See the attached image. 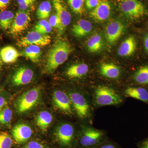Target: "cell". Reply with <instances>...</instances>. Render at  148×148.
I'll return each instance as SVG.
<instances>
[{"label": "cell", "instance_id": "6da1fadb", "mask_svg": "<svg viewBox=\"0 0 148 148\" xmlns=\"http://www.w3.org/2000/svg\"><path fill=\"white\" fill-rule=\"evenodd\" d=\"M73 50L71 45L67 41L57 40L48 51L45 73L47 74L53 73L67 61Z\"/></svg>", "mask_w": 148, "mask_h": 148}, {"label": "cell", "instance_id": "7a4b0ae2", "mask_svg": "<svg viewBox=\"0 0 148 148\" xmlns=\"http://www.w3.org/2000/svg\"><path fill=\"white\" fill-rule=\"evenodd\" d=\"M94 99L96 105L100 106H116L122 102L118 93L113 88L106 86H99L96 88Z\"/></svg>", "mask_w": 148, "mask_h": 148}, {"label": "cell", "instance_id": "3957f363", "mask_svg": "<svg viewBox=\"0 0 148 148\" xmlns=\"http://www.w3.org/2000/svg\"><path fill=\"white\" fill-rule=\"evenodd\" d=\"M119 8L128 19L135 20L148 15V10L139 0H121Z\"/></svg>", "mask_w": 148, "mask_h": 148}, {"label": "cell", "instance_id": "277c9868", "mask_svg": "<svg viewBox=\"0 0 148 148\" xmlns=\"http://www.w3.org/2000/svg\"><path fill=\"white\" fill-rule=\"evenodd\" d=\"M41 95L40 86L33 88L27 90L19 96L15 102L16 111L23 113L34 108L39 101Z\"/></svg>", "mask_w": 148, "mask_h": 148}, {"label": "cell", "instance_id": "5b68a950", "mask_svg": "<svg viewBox=\"0 0 148 148\" xmlns=\"http://www.w3.org/2000/svg\"><path fill=\"white\" fill-rule=\"evenodd\" d=\"M51 42V38L48 35H44L34 31L28 33L18 41L17 45L19 47H27L31 45L46 46Z\"/></svg>", "mask_w": 148, "mask_h": 148}, {"label": "cell", "instance_id": "8992f818", "mask_svg": "<svg viewBox=\"0 0 148 148\" xmlns=\"http://www.w3.org/2000/svg\"><path fill=\"white\" fill-rule=\"evenodd\" d=\"M53 7L60 21L58 35L61 36L65 32L71 20V15L66 6L61 0H53Z\"/></svg>", "mask_w": 148, "mask_h": 148}, {"label": "cell", "instance_id": "52a82bcc", "mask_svg": "<svg viewBox=\"0 0 148 148\" xmlns=\"http://www.w3.org/2000/svg\"><path fill=\"white\" fill-rule=\"evenodd\" d=\"M69 96L79 117L84 119L90 116V106L83 95L79 92H74Z\"/></svg>", "mask_w": 148, "mask_h": 148}, {"label": "cell", "instance_id": "ba28073f", "mask_svg": "<svg viewBox=\"0 0 148 148\" xmlns=\"http://www.w3.org/2000/svg\"><path fill=\"white\" fill-rule=\"evenodd\" d=\"M31 21L29 12L19 10L14 16L13 23L10 29L11 34H19L28 29Z\"/></svg>", "mask_w": 148, "mask_h": 148}, {"label": "cell", "instance_id": "9c48e42d", "mask_svg": "<svg viewBox=\"0 0 148 148\" xmlns=\"http://www.w3.org/2000/svg\"><path fill=\"white\" fill-rule=\"evenodd\" d=\"M125 26L118 20H112L107 24L105 29L106 40L109 44L112 45L119 39L124 33Z\"/></svg>", "mask_w": 148, "mask_h": 148}, {"label": "cell", "instance_id": "30bf717a", "mask_svg": "<svg viewBox=\"0 0 148 148\" xmlns=\"http://www.w3.org/2000/svg\"><path fill=\"white\" fill-rule=\"evenodd\" d=\"M103 131L92 127H86L83 131L80 139L81 145L85 147L97 145L104 136Z\"/></svg>", "mask_w": 148, "mask_h": 148}, {"label": "cell", "instance_id": "8fae6325", "mask_svg": "<svg viewBox=\"0 0 148 148\" xmlns=\"http://www.w3.org/2000/svg\"><path fill=\"white\" fill-rule=\"evenodd\" d=\"M74 129L70 123H65L58 126L55 132V136L62 145L68 147L71 145L73 140Z\"/></svg>", "mask_w": 148, "mask_h": 148}, {"label": "cell", "instance_id": "7c38bea8", "mask_svg": "<svg viewBox=\"0 0 148 148\" xmlns=\"http://www.w3.org/2000/svg\"><path fill=\"white\" fill-rule=\"evenodd\" d=\"M52 98L56 108L68 114H72L71 101L69 96L65 92L61 90H56Z\"/></svg>", "mask_w": 148, "mask_h": 148}, {"label": "cell", "instance_id": "4fadbf2b", "mask_svg": "<svg viewBox=\"0 0 148 148\" xmlns=\"http://www.w3.org/2000/svg\"><path fill=\"white\" fill-rule=\"evenodd\" d=\"M34 76V71L32 69L27 67H21L13 74L12 82L15 86L29 84L32 81Z\"/></svg>", "mask_w": 148, "mask_h": 148}, {"label": "cell", "instance_id": "5bb4252c", "mask_svg": "<svg viewBox=\"0 0 148 148\" xmlns=\"http://www.w3.org/2000/svg\"><path fill=\"white\" fill-rule=\"evenodd\" d=\"M111 5L106 0L100 1L98 5L90 13V16L95 21L103 22L110 17L111 14Z\"/></svg>", "mask_w": 148, "mask_h": 148}, {"label": "cell", "instance_id": "9a60e30c", "mask_svg": "<svg viewBox=\"0 0 148 148\" xmlns=\"http://www.w3.org/2000/svg\"><path fill=\"white\" fill-rule=\"evenodd\" d=\"M14 140L18 144H22L27 142L32 136L33 131L28 125L24 123L16 124L12 131Z\"/></svg>", "mask_w": 148, "mask_h": 148}, {"label": "cell", "instance_id": "2e32d148", "mask_svg": "<svg viewBox=\"0 0 148 148\" xmlns=\"http://www.w3.org/2000/svg\"><path fill=\"white\" fill-rule=\"evenodd\" d=\"M92 29V24L90 21L86 19H81L74 24L71 30L74 36L82 38L89 34Z\"/></svg>", "mask_w": 148, "mask_h": 148}, {"label": "cell", "instance_id": "e0dca14e", "mask_svg": "<svg viewBox=\"0 0 148 148\" xmlns=\"http://www.w3.org/2000/svg\"><path fill=\"white\" fill-rule=\"evenodd\" d=\"M137 43L134 37L131 36L125 39L120 46L118 53L122 57H127L135 52Z\"/></svg>", "mask_w": 148, "mask_h": 148}, {"label": "cell", "instance_id": "ac0fdd59", "mask_svg": "<svg viewBox=\"0 0 148 148\" xmlns=\"http://www.w3.org/2000/svg\"><path fill=\"white\" fill-rule=\"evenodd\" d=\"M89 71V67L84 63L73 64L67 69L66 76L70 78H79L86 75Z\"/></svg>", "mask_w": 148, "mask_h": 148}, {"label": "cell", "instance_id": "d6986e66", "mask_svg": "<svg viewBox=\"0 0 148 148\" xmlns=\"http://www.w3.org/2000/svg\"><path fill=\"white\" fill-rule=\"evenodd\" d=\"M100 71L103 76L110 79L118 78L121 71L118 66L112 63H103L100 66Z\"/></svg>", "mask_w": 148, "mask_h": 148}, {"label": "cell", "instance_id": "ffe728a7", "mask_svg": "<svg viewBox=\"0 0 148 148\" xmlns=\"http://www.w3.org/2000/svg\"><path fill=\"white\" fill-rule=\"evenodd\" d=\"M0 56L2 61L6 64H12L16 62L20 56V52L11 46L3 47L0 51Z\"/></svg>", "mask_w": 148, "mask_h": 148}, {"label": "cell", "instance_id": "44dd1931", "mask_svg": "<svg viewBox=\"0 0 148 148\" xmlns=\"http://www.w3.org/2000/svg\"><path fill=\"white\" fill-rule=\"evenodd\" d=\"M125 93L127 97L143 102L148 101V92L143 88L129 87L125 89Z\"/></svg>", "mask_w": 148, "mask_h": 148}, {"label": "cell", "instance_id": "7402d4cb", "mask_svg": "<svg viewBox=\"0 0 148 148\" xmlns=\"http://www.w3.org/2000/svg\"><path fill=\"white\" fill-rule=\"evenodd\" d=\"M20 53V56L28 58L34 63H38L40 58L42 51L39 47L31 45L26 47Z\"/></svg>", "mask_w": 148, "mask_h": 148}, {"label": "cell", "instance_id": "603a6c76", "mask_svg": "<svg viewBox=\"0 0 148 148\" xmlns=\"http://www.w3.org/2000/svg\"><path fill=\"white\" fill-rule=\"evenodd\" d=\"M103 45L104 42L102 36L100 34H95L88 40L86 47L88 51L94 53L100 51Z\"/></svg>", "mask_w": 148, "mask_h": 148}, {"label": "cell", "instance_id": "cb8c5ba5", "mask_svg": "<svg viewBox=\"0 0 148 148\" xmlns=\"http://www.w3.org/2000/svg\"><path fill=\"white\" fill-rule=\"evenodd\" d=\"M52 119V115L49 112L42 111L37 115L36 118V124L43 132H45L51 123Z\"/></svg>", "mask_w": 148, "mask_h": 148}, {"label": "cell", "instance_id": "d4e9b609", "mask_svg": "<svg viewBox=\"0 0 148 148\" xmlns=\"http://www.w3.org/2000/svg\"><path fill=\"white\" fill-rule=\"evenodd\" d=\"M14 15L12 11L5 10L0 13V29L6 31L10 29L12 25Z\"/></svg>", "mask_w": 148, "mask_h": 148}, {"label": "cell", "instance_id": "484cf974", "mask_svg": "<svg viewBox=\"0 0 148 148\" xmlns=\"http://www.w3.org/2000/svg\"><path fill=\"white\" fill-rule=\"evenodd\" d=\"M51 6L48 1L42 2L39 6L37 10V16L40 19H45L50 16Z\"/></svg>", "mask_w": 148, "mask_h": 148}, {"label": "cell", "instance_id": "4316f807", "mask_svg": "<svg viewBox=\"0 0 148 148\" xmlns=\"http://www.w3.org/2000/svg\"><path fill=\"white\" fill-rule=\"evenodd\" d=\"M134 79L139 84H148V65L140 67L134 74Z\"/></svg>", "mask_w": 148, "mask_h": 148}, {"label": "cell", "instance_id": "83f0119b", "mask_svg": "<svg viewBox=\"0 0 148 148\" xmlns=\"http://www.w3.org/2000/svg\"><path fill=\"white\" fill-rule=\"evenodd\" d=\"M34 31L44 35H47L52 31V27L46 19H41L35 25Z\"/></svg>", "mask_w": 148, "mask_h": 148}, {"label": "cell", "instance_id": "f1b7e54d", "mask_svg": "<svg viewBox=\"0 0 148 148\" xmlns=\"http://www.w3.org/2000/svg\"><path fill=\"white\" fill-rule=\"evenodd\" d=\"M12 117V111L8 106H6L0 111V123L5 125L10 126Z\"/></svg>", "mask_w": 148, "mask_h": 148}, {"label": "cell", "instance_id": "f546056e", "mask_svg": "<svg viewBox=\"0 0 148 148\" xmlns=\"http://www.w3.org/2000/svg\"><path fill=\"white\" fill-rule=\"evenodd\" d=\"M73 11L77 14H82L84 12L85 0H67Z\"/></svg>", "mask_w": 148, "mask_h": 148}, {"label": "cell", "instance_id": "4dcf8cb0", "mask_svg": "<svg viewBox=\"0 0 148 148\" xmlns=\"http://www.w3.org/2000/svg\"><path fill=\"white\" fill-rule=\"evenodd\" d=\"M12 144V140L8 133L0 132V148H11Z\"/></svg>", "mask_w": 148, "mask_h": 148}, {"label": "cell", "instance_id": "1f68e13d", "mask_svg": "<svg viewBox=\"0 0 148 148\" xmlns=\"http://www.w3.org/2000/svg\"><path fill=\"white\" fill-rule=\"evenodd\" d=\"M49 22L51 27L56 28L57 30L59 29L60 27V21L56 14L51 16Z\"/></svg>", "mask_w": 148, "mask_h": 148}, {"label": "cell", "instance_id": "d6a6232c", "mask_svg": "<svg viewBox=\"0 0 148 148\" xmlns=\"http://www.w3.org/2000/svg\"><path fill=\"white\" fill-rule=\"evenodd\" d=\"M35 2L36 1L35 0H32L19 4H18L19 10L28 11V10L29 8H31L33 7Z\"/></svg>", "mask_w": 148, "mask_h": 148}, {"label": "cell", "instance_id": "836d02e7", "mask_svg": "<svg viewBox=\"0 0 148 148\" xmlns=\"http://www.w3.org/2000/svg\"><path fill=\"white\" fill-rule=\"evenodd\" d=\"M100 2L99 0H86V6L88 9H93L98 5Z\"/></svg>", "mask_w": 148, "mask_h": 148}, {"label": "cell", "instance_id": "e575fe53", "mask_svg": "<svg viewBox=\"0 0 148 148\" xmlns=\"http://www.w3.org/2000/svg\"><path fill=\"white\" fill-rule=\"evenodd\" d=\"M24 148H45V147L36 141H32L29 142Z\"/></svg>", "mask_w": 148, "mask_h": 148}, {"label": "cell", "instance_id": "d590c367", "mask_svg": "<svg viewBox=\"0 0 148 148\" xmlns=\"http://www.w3.org/2000/svg\"><path fill=\"white\" fill-rule=\"evenodd\" d=\"M10 3V0H0V11L5 10Z\"/></svg>", "mask_w": 148, "mask_h": 148}, {"label": "cell", "instance_id": "8d00e7d4", "mask_svg": "<svg viewBox=\"0 0 148 148\" xmlns=\"http://www.w3.org/2000/svg\"><path fill=\"white\" fill-rule=\"evenodd\" d=\"M8 101L3 96H0V111H1L4 108L7 106Z\"/></svg>", "mask_w": 148, "mask_h": 148}, {"label": "cell", "instance_id": "74e56055", "mask_svg": "<svg viewBox=\"0 0 148 148\" xmlns=\"http://www.w3.org/2000/svg\"><path fill=\"white\" fill-rule=\"evenodd\" d=\"M144 46L147 53H148V34L144 38Z\"/></svg>", "mask_w": 148, "mask_h": 148}, {"label": "cell", "instance_id": "f35d334b", "mask_svg": "<svg viewBox=\"0 0 148 148\" xmlns=\"http://www.w3.org/2000/svg\"><path fill=\"white\" fill-rule=\"evenodd\" d=\"M100 148H116L114 145L111 144H106L101 146Z\"/></svg>", "mask_w": 148, "mask_h": 148}, {"label": "cell", "instance_id": "ab89813d", "mask_svg": "<svg viewBox=\"0 0 148 148\" xmlns=\"http://www.w3.org/2000/svg\"><path fill=\"white\" fill-rule=\"evenodd\" d=\"M141 148H148V139L144 141L141 145Z\"/></svg>", "mask_w": 148, "mask_h": 148}, {"label": "cell", "instance_id": "60d3db41", "mask_svg": "<svg viewBox=\"0 0 148 148\" xmlns=\"http://www.w3.org/2000/svg\"><path fill=\"white\" fill-rule=\"evenodd\" d=\"M32 1V0H16L18 4L21 3H24L25 2L28 1ZM35 1H36V0H35Z\"/></svg>", "mask_w": 148, "mask_h": 148}, {"label": "cell", "instance_id": "b9f144b4", "mask_svg": "<svg viewBox=\"0 0 148 148\" xmlns=\"http://www.w3.org/2000/svg\"><path fill=\"white\" fill-rule=\"evenodd\" d=\"M2 60L1 58V56H0V69H1V67L2 65Z\"/></svg>", "mask_w": 148, "mask_h": 148}, {"label": "cell", "instance_id": "7bdbcfd3", "mask_svg": "<svg viewBox=\"0 0 148 148\" xmlns=\"http://www.w3.org/2000/svg\"><path fill=\"white\" fill-rule=\"evenodd\" d=\"M1 88L0 87V95H1Z\"/></svg>", "mask_w": 148, "mask_h": 148}, {"label": "cell", "instance_id": "ee69618b", "mask_svg": "<svg viewBox=\"0 0 148 148\" xmlns=\"http://www.w3.org/2000/svg\"></svg>", "mask_w": 148, "mask_h": 148}]
</instances>
